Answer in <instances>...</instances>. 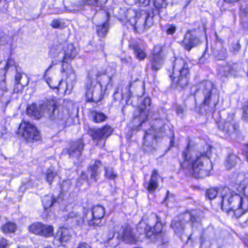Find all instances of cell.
Instances as JSON below:
<instances>
[{"instance_id":"obj_14","label":"cell","mask_w":248,"mask_h":248,"mask_svg":"<svg viewBox=\"0 0 248 248\" xmlns=\"http://www.w3.org/2000/svg\"><path fill=\"white\" fill-rule=\"evenodd\" d=\"M19 139L27 143H37L43 140L41 133L33 123L23 120L16 132Z\"/></svg>"},{"instance_id":"obj_7","label":"cell","mask_w":248,"mask_h":248,"mask_svg":"<svg viewBox=\"0 0 248 248\" xmlns=\"http://www.w3.org/2000/svg\"><path fill=\"white\" fill-rule=\"evenodd\" d=\"M111 74L107 72H99L91 78L87 87V102L96 104L102 101L111 84Z\"/></svg>"},{"instance_id":"obj_41","label":"cell","mask_w":248,"mask_h":248,"mask_svg":"<svg viewBox=\"0 0 248 248\" xmlns=\"http://www.w3.org/2000/svg\"><path fill=\"white\" fill-rule=\"evenodd\" d=\"M64 23L62 22V20L56 19L53 21L51 26L54 29H59V30H62V29L65 28L66 26L64 25Z\"/></svg>"},{"instance_id":"obj_34","label":"cell","mask_w":248,"mask_h":248,"mask_svg":"<svg viewBox=\"0 0 248 248\" xmlns=\"http://www.w3.org/2000/svg\"><path fill=\"white\" fill-rule=\"evenodd\" d=\"M232 122V120H225L223 123L219 124V125L223 127V131L229 135L234 133L236 131V127H237L236 124H233Z\"/></svg>"},{"instance_id":"obj_19","label":"cell","mask_w":248,"mask_h":248,"mask_svg":"<svg viewBox=\"0 0 248 248\" xmlns=\"http://www.w3.org/2000/svg\"><path fill=\"white\" fill-rule=\"evenodd\" d=\"M119 233V239L120 242L127 245H136L139 242V238L135 233L133 227L129 223H127Z\"/></svg>"},{"instance_id":"obj_40","label":"cell","mask_w":248,"mask_h":248,"mask_svg":"<svg viewBox=\"0 0 248 248\" xmlns=\"http://www.w3.org/2000/svg\"><path fill=\"white\" fill-rule=\"evenodd\" d=\"M240 16L242 25L246 26L247 28H248V11L242 10V11H241Z\"/></svg>"},{"instance_id":"obj_10","label":"cell","mask_w":248,"mask_h":248,"mask_svg":"<svg viewBox=\"0 0 248 248\" xmlns=\"http://www.w3.org/2000/svg\"><path fill=\"white\" fill-rule=\"evenodd\" d=\"M172 86L175 90H184L189 82V68L184 59L181 58L175 59L172 67Z\"/></svg>"},{"instance_id":"obj_4","label":"cell","mask_w":248,"mask_h":248,"mask_svg":"<svg viewBox=\"0 0 248 248\" xmlns=\"http://www.w3.org/2000/svg\"><path fill=\"white\" fill-rule=\"evenodd\" d=\"M191 94L197 113L206 116L214 112L218 104L219 91L213 82L208 80L199 82L192 87Z\"/></svg>"},{"instance_id":"obj_22","label":"cell","mask_w":248,"mask_h":248,"mask_svg":"<svg viewBox=\"0 0 248 248\" xmlns=\"http://www.w3.org/2000/svg\"><path fill=\"white\" fill-rule=\"evenodd\" d=\"M234 180L238 192L248 200V172L236 175Z\"/></svg>"},{"instance_id":"obj_11","label":"cell","mask_w":248,"mask_h":248,"mask_svg":"<svg viewBox=\"0 0 248 248\" xmlns=\"http://www.w3.org/2000/svg\"><path fill=\"white\" fill-rule=\"evenodd\" d=\"M191 175L196 179H204L211 173L213 164L210 158V155H202L198 156L188 167Z\"/></svg>"},{"instance_id":"obj_25","label":"cell","mask_w":248,"mask_h":248,"mask_svg":"<svg viewBox=\"0 0 248 248\" xmlns=\"http://www.w3.org/2000/svg\"><path fill=\"white\" fill-rule=\"evenodd\" d=\"M29 84V79L24 74L17 71L15 75L14 82V93H20L22 92L26 86Z\"/></svg>"},{"instance_id":"obj_48","label":"cell","mask_w":248,"mask_h":248,"mask_svg":"<svg viewBox=\"0 0 248 248\" xmlns=\"http://www.w3.org/2000/svg\"></svg>"},{"instance_id":"obj_3","label":"cell","mask_w":248,"mask_h":248,"mask_svg":"<svg viewBox=\"0 0 248 248\" xmlns=\"http://www.w3.org/2000/svg\"><path fill=\"white\" fill-rule=\"evenodd\" d=\"M173 132L169 123L156 120L151 124L143 136L142 149L147 155H155L163 146L172 144Z\"/></svg>"},{"instance_id":"obj_2","label":"cell","mask_w":248,"mask_h":248,"mask_svg":"<svg viewBox=\"0 0 248 248\" xmlns=\"http://www.w3.org/2000/svg\"><path fill=\"white\" fill-rule=\"evenodd\" d=\"M202 213L197 210H188L175 217L171 223V228L184 244L191 246L194 239H200L202 235Z\"/></svg>"},{"instance_id":"obj_45","label":"cell","mask_w":248,"mask_h":248,"mask_svg":"<svg viewBox=\"0 0 248 248\" xmlns=\"http://www.w3.org/2000/svg\"><path fill=\"white\" fill-rule=\"evenodd\" d=\"M175 31H176V28H175V27H174V26H172V27L168 29L167 33H168V34H170V35H172V34H173L175 32Z\"/></svg>"},{"instance_id":"obj_20","label":"cell","mask_w":248,"mask_h":248,"mask_svg":"<svg viewBox=\"0 0 248 248\" xmlns=\"http://www.w3.org/2000/svg\"><path fill=\"white\" fill-rule=\"evenodd\" d=\"M91 213H92V218L88 221V225L91 227L102 226L101 222L104 220L106 216L105 207L99 204L93 206L91 209Z\"/></svg>"},{"instance_id":"obj_42","label":"cell","mask_w":248,"mask_h":248,"mask_svg":"<svg viewBox=\"0 0 248 248\" xmlns=\"http://www.w3.org/2000/svg\"><path fill=\"white\" fill-rule=\"evenodd\" d=\"M242 119L245 121L248 122V101L245 103L242 108Z\"/></svg>"},{"instance_id":"obj_38","label":"cell","mask_w":248,"mask_h":248,"mask_svg":"<svg viewBox=\"0 0 248 248\" xmlns=\"http://www.w3.org/2000/svg\"><path fill=\"white\" fill-rule=\"evenodd\" d=\"M217 194H218V189L217 188H209V189L207 190V192H206V198L209 200H214L215 198L217 197Z\"/></svg>"},{"instance_id":"obj_15","label":"cell","mask_w":248,"mask_h":248,"mask_svg":"<svg viewBox=\"0 0 248 248\" xmlns=\"http://www.w3.org/2000/svg\"><path fill=\"white\" fill-rule=\"evenodd\" d=\"M114 129L111 125L106 124L99 128H89L88 134L96 144L105 143L108 137L114 133Z\"/></svg>"},{"instance_id":"obj_39","label":"cell","mask_w":248,"mask_h":248,"mask_svg":"<svg viewBox=\"0 0 248 248\" xmlns=\"http://www.w3.org/2000/svg\"><path fill=\"white\" fill-rule=\"evenodd\" d=\"M154 5L158 10H162L167 6V0H153Z\"/></svg>"},{"instance_id":"obj_16","label":"cell","mask_w":248,"mask_h":248,"mask_svg":"<svg viewBox=\"0 0 248 248\" xmlns=\"http://www.w3.org/2000/svg\"><path fill=\"white\" fill-rule=\"evenodd\" d=\"M29 232L36 236L45 238H51L54 236V227L51 225L45 224L41 222L31 223L28 227Z\"/></svg>"},{"instance_id":"obj_36","label":"cell","mask_w":248,"mask_h":248,"mask_svg":"<svg viewBox=\"0 0 248 248\" xmlns=\"http://www.w3.org/2000/svg\"><path fill=\"white\" fill-rule=\"evenodd\" d=\"M85 3L91 6L104 8L107 5L108 0H85Z\"/></svg>"},{"instance_id":"obj_12","label":"cell","mask_w":248,"mask_h":248,"mask_svg":"<svg viewBox=\"0 0 248 248\" xmlns=\"http://www.w3.org/2000/svg\"><path fill=\"white\" fill-rule=\"evenodd\" d=\"M152 107V100L149 97H146L139 104L137 109L135 111L131 120L128 124L130 131L134 132L139 130L149 118Z\"/></svg>"},{"instance_id":"obj_5","label":"cell","mask_w":248,"mask_h":248,"mask_svg":"<svg viewBox=\"0 0 248 248\" xmlns=\"http://www.w3.org/2000/svg\"><path fill=\"white\" fill-rule=\"evenodd\" d=\"M44 117L52 121L64 120L78 116L76 107L73 102L69 100L58 99L56 98H47L40 104Z\"/></svg>"},{"instance_id":"obj_26","label":"cell","mask_w":248,"mask_h":248,"mask_svg":"<svg viewBox=\"0 0 248 248\" xmlns=\"http://www.w3.org/2000/svg\"><path fill=\"white\" fill-rule=\"evenodd\" d=\"M56 240L59 241L63 246H67V244L72 239V233L70 229L66 226L59 228L56 234Z\"/></svg>"},{"instance_id":"obj_37","label":"cell","mask_w":248,"mask_h":248,"mask_svg":"<svg viewBox=\"0 0 248 248\" xmlns=\"http://www.w3.org/2000/svg\"><path fill=\"white\" fill-rule=\"evenodd\" d=\"M104 170H105V177L107 179L115 180L117 178V174L115 173L112 168L104 167Z\"/></svg>"},{"instance_id":"obj_43","label":"cell","mask_w":248,"mask_h":248,"mask_svg":"<svg viewBox=\"0 0 248 248\" xmlns=\"http://www.w3.org/2000/svg\"><path fill=\"white\" fill-rule=\"evenodd\" d=\"M10 242L8 240V239H5V238L2 237L1 239V242H0V247L2 248H8L10 246Z\"/></svg>"},{"instance_id":"obj_21","label":"cell","mask_w":248,"mask_h":248,"mask_svg":"<svg viewBox=\"0 0 248 248\" xmlns=\"http://www.w3.org/2000/svg\"><path fill=\"white\" fill-rule=\"evenodd\" d=\"M202 43V40L200 37L197 35V31L195 30H191L188 31L186 34L185 37H184V41H183V45L186 50L190 51L192 50L194 47H198Z\"/></svg>"},{"instance_id":"obj_23","label":"cell","mask_w":248,"mask_h":248,"mask_svg":"<svg viewBox=\"0 0 248 248\" xmlns=\"http://www.w3.org/2000/svg\"><path fill=\"white\" fill-rule=\"evenodd\" d=\"M101 172H102V162L99 159H95L93 164L88 167L86 175H89L90 178L93 182H97L101 178Z\"/></svg>"},{"instance_id":"obj_32","label":"cell","mask_w":248,"mask_h":248,"mask_svg":"<svg viewBox=\"0 0 248 248\" xmlns=\"http://www.w3.org/2000/svg\"><path fill=\"white\" fill-rule=\"evenodd\" d=\"M239 161V157L236 155H233V154H230V155H228L226 160H225V167H226L228 170L233 169V168L236 166Z\"/></svg>"},{"instance_id":"obj_17","label":"cell","mask_w":248,"mask_h":248,"mask_svg":"<svg viewBox=\"0 0 248 248\" xmlns=\"http://www.w3.org/2000/svg\"><path fill=\"white\" fill-rule=\"evenodd\" d=\"M166 57V50L162 46H156L152 50L151 54L150 62L152 69L158 71L162 67L165 63Z\"/></svg>"},{"instance_id":"obj_1","label":"cell","mask_w":248,"mask_h":248,"mask_svg":"<svg viewBox=\"0 0 248 248\" xmlns=\"http://www.w3.org/2000/svg\"><path fill=\"white\" fill-rule=\"evenodd\" d=\"M45 79L51 89L62 96L70 95L76 84L75 70L69 62L53 63L45 74Z\"/></svg>"},{"instance_id":"obj_9","label":"cell","mask_w":248,"mask_h":248,"mask_svg":"<svg viewBox=\"0 0 248 248\" xmlns=\"http://www.w3.org/2000/svg\"><path fill=\"white\" fill-rule=\"evenodd\" d=\"M211 146L200 138H191L184 152V165L188 168L198 156L202 155H210Z\"/></svg>"},{"instance_id":"obj_28","label":"cell","mask_w":248,"mask_h":248,"mask_svg":"<svg viewBox=\"0 0 248 248\" xmlns=\"http://www.w3.org/2000/svg\"><path fill=\"white\" fill-rule=\"evenodd\" d=\"M159 174H158L157 170H155L152 172V176H151L149 184H148L147 191L150 194H153L159 188Z\"/></svg>"},{"instance_id":"obj_44","label":"cell","mask_w":248,"mask_h":248,"mask_svg":"<svg viewBox=\"0 0 248 248\" xmlns=\"http://www.w3.org/2000/svg\"><path fill=\"white\" fill-rule=\"evenodd\" d=\"M150 0H138V3L141 7H148L150 5Z\"/></svg>"},{"instance_id":"obj_27","label":"cell","mask_w":248,"mask_h":248,"mask_svg":"<svg viewBox=\"0 0 248 248\" xmlns=\"http://www.w3.org/2000/svg\"><path fill=\"white\" fill-rule=\"evenodd\" d=\"M26 113L30 118L34 120H40L44 118V114L42 111L40 105H37L35 103L27 106Z\"/></svg>"},{"instance_id":"obj_29","label":"cell","mask_w":248,"mask_h":248,"mask_svg":"<svg viewBox=\"0 0 248 248\" xmlns=\"http://www.w3.org/2000/svg\"><path fill=\"white\" fill-rule=\"evenodd\" d=\"M131 47L134 51L135 56L137 58L138 60L143 61L146 58V53L145 50L142 48L141 46L137 42H133L131 44Z\"/></svg>"},{"instance_id":"obj_47","label":"cell","mask_w":248,"mask_h":248,"mask_svg":"<svg viewBox=\"0 0 248 248\" xmlns=\"http://www.w3.org/2000/svg\"><path fill=\"white\" fill-rule=\"evenodd\" d=\"M224 1L226 3L233 4L239 2V0H224Z\"/></svg>"},{"instance_id":"obj_31","label":"cell","mask_w":248,"mask_h":248,"mask_svg":"<svg viewBox=\"0 0 248 248\" xmlns=\"http://www.w3.org/2000/svg\"><path fill=\"white\" fill-rule=\"evenodd\" d=\"M90 116L92 118L93 123H96V124L104 123L108 120V116L101 111H91L90 112Z\"/></svg>"},{"instance_id":"obj_8","label":"cell","mask_w":248,"mask_h":248,"mask_svg":"<svg viewBox=\"0 0 248 248\" xmlns=\"http://www.w3.org/2000/svg\"><path fill=\"white\" fill-rule=\"evenodd\" d=\"M221 210L227 214L232 213L236 218H239L248 211V200L246 201L242 194L225 188L222 194Z\"/></svg>"},{"instance_id":"obj_35","label":"cell","mask_w":248,"mask_h":248,"mask_svg":"<svg viewBox=\"0 0 248 248\" xmlns=\"http://www.w3.org/2000/svg\"><path fill=\"white\" fill-rule=\"evenodd\" d=\"M58 176L57 171L55 170L53 168H50L47 170L46 172V181L50 186H52L55 178Z\"/></svg>"},{"instance_id":"obj_24","label":"cell","mask_w":248,"mask_h":248,"mask_svg":"<svg viewBox=\"0 0 248 248\" xmlns=\"http://www.w3.org/2000/svg\"><path fill=\"white\" fill-rule=\"evenodd\" d=\"M145 93L144 82H140L139 80L135 81L130 85L129 88V99L137 96L138 98H141Z\"/></svg>"},{"instance_id":"obj_13","label":"cell","mask_w":248,"mask_h":248,"mask_svg":"<svg viewBox=\"0 0 248 248\" xmlns=\"http://www.w3.org/2000/svg\"><path fill=\"white\" fill-rule=\"evenodd\" d=\"M154 14L143 10H134L131 18L129 21L134 27L136 32L141 34L153 26Z\"/></svg>"},{"instance_id":"obj_33","label":"cell","mask_w":248,"mask_h":248,"mask_svg":"<svg viewBox=\"0 0 248 248\" xmlns=\"http://www.w3.org/2000/svg\"><path fill=\"white\" fill-rule=\"evenodd\" d=\"M1 230L5 234H13L15 233L18 230V226L16 223L12 221L6 222L2 225Z\"/></svg>"},{"instance_id":"obj_18","label":"cell","mask_w":248,"mask_h":248,"mask_svg":"<svg viewBox=\"0 0 248 248\" xmlns=\"http://www.w3.org/2000/svg\"><path fill=\"white\" fill-rule=\"evenodd\" d=\"M85 141L83 138H79L78 140L71 141L69 146L65 151V153L69 155L72 159H79L82 156L84 149H85Z\"/></svg>"},{"instance_id":"obj_6","label":"cell","mask_w":248,"mask_h":248,"mask_svg":"<svg viewBox=\"0 0 248 248\" xmlns=\"http://www.w3.org/2000/svg\"><path fill=\"white\" fill-rule=\"evenodd\" d=\"M137 230L150 243H157L162 240L165 225L160 217L155 213L145 215L138 224Z\"/></svg>"},{"instance_id":"obj_30","label":"cell","mask_w":248,"mask_h":248,"mask_svg":"<svg viewBox=\"0 0 248 248\" xmlns=\"http://www.w3.org/2000/svg\"><path fill=\"white\" fill-rule=\"evenodd\" d=\"M58 198L52 194L46 195L42 198V202H43V207L46 210L51 208L56 202H57Z\"/></svg>"},{"instance_id":"obj_46","label":"cell","mask_w":248,"mask_h":248,"mask_svg":"<svg viewBox=\"0 0 248 248\" xmlns=\"http://www.w3.org/2000/svg\"><path fill=\"white\" fill-rule=\"evenodd\" d=\"M91 245H88L86 242H81L78 245V248H91Z\"/></svg>"}]
</instances>
